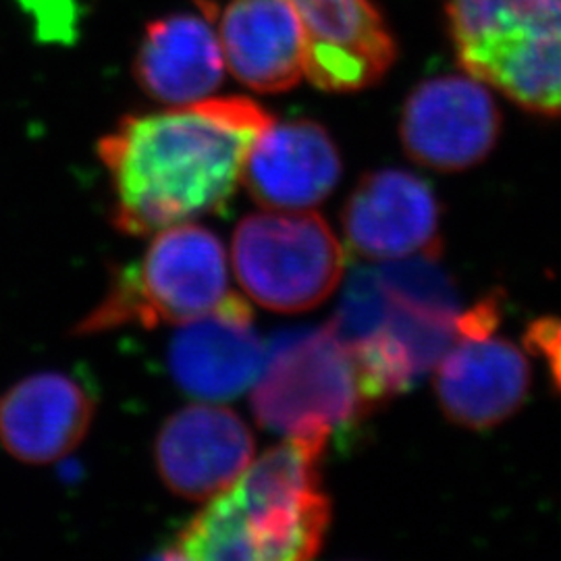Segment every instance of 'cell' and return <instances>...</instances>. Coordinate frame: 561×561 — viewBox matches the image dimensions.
<instances>
[{"instance_id":"9a60e30c","label":"cell","mask_w":561,"mask_h":561,"mask_svg":"<svg viewBox=\"0 0 561 561\" xmlns=\"http://www.w3.org/2000/svg\"><path fill=\"white\" fill-rule=\"evenodd\" d=\"M219 42L229 71L256 92H285L304 76L306 38L287 0H231Z\"/></svg>"},{"instance_id":"ba28073f","label":"cell","mask_w":561,"mask_h":561,"mask_svg":"<svg viewBox=\"0 0 561 561\" xmlns=\"http://www.w3.org/2000/svg\"><path fill=\"white\" fill-rule=\"evenodd\" d=\"M350 248L373 262L437 259L442 254V208L426 181L400 169L362 178L343 206Z\"/></svg>"},{"instance_id":"5b68a950","label":"cell","mask_w":561,"mask_h":561,"mask_svg":"<svg viewBox=\"0 0 561 561\" xmlns=\"http://www.w3.org/2000/svg\"><path fill=\"white\" fill-rule=\"evenodd\" d=\"M231 259L241 289L280 314L321 306L337 289L345 268L329 222L308 210H271L241 219Z\"/></svg>"},{"instance_id":"7a4b0ae2","label":"cell","mask_w":561,"mask_h":561,"mask_svg":"<svg viewBox=\"0 0 561 561\" xmlns=\"http://www.w3.org/2000/svg\"><path fill=\"white\" fill-rule=\"evenodd\" d=\"M329 437H289L252 461L229 489L185 524L164 558L312 560L331 524L321 460Z\"/></svg>"},{"instance_id":"8fae6325","label":"cell","mask_w":561,"mask_h":561,"mask_svg":"<svg viewBox=\"0 0 561 561\" xmlns=\"http://www.w3.org/2000/svg\"><path fill=\"white\" fill-rule=\"evenodd\" d=\"M266 352L248 301L231 296L217 310L181 324L171 340L169 368L181 389L198 400H233L259 381Z\"/></svg>"},{"instance_id":"52a82bcc","label":"cell","mask_w":561,"mask_h":561,"mask_svg":"<svg viewBox=\"0 0 561 561\" xmlns=\"http://www.w3.org/2000/svg\"><path fill=\"white\" fill-rule=\"evenodd\" d=\"M502 113L482 81L443 76L422 81L401 113L405 154L435 171H466L497 146Z\"/></svg>"},{"instance_id":"8992f818","label":"cell","mask_w":561,"mask_h":561,"mask_svg":"<svg viewBox=\"0 0 561 561\" xmlns=\"http://www.w3.org/2000/svg\"><path fill=\"white\" fill-rule=\"evenodd\" d=\"M252 410L285 437H331L366 416L352 350L331 322L280 341L254 382Z\"/></svg>"},{"instance_id":"9c48e42d","label":"cell","mask_w":561,"mask_h":561,"mask_svg":"<svg viewBox=\"0 0 561 561\" xmlns=\"http://www.w3.org/2000/svg\"><path fill=\"white\" fill-rule=\"evenodd\" d=\"M306 38L304 76L327 92H356L382 80L396 42L373 0H287Z\"/></svg>"},{"instance_id":"30bf717a","label":"cell","mask_w":561,"mask_h":561,"mask_svg":"<svg viewBox=\"0 0 561 561\" xmlns=\"http://www.w3.org/2000/svg\"><path fill=\"white\" fill-rule=\"evenodd\" d=\"M248 424L227 408L194 403L162 424L157 470L169 491L190 502H208L240 479L254 458Z\"/></svg>"},{"instance_id":"6da1fadb","label":"cell","mask_w":561,"mask_h":561,"mask_svg":"<svg viewBox=\"0 0 561 561\" xmlns=\"http://www.w3.org/2000/svg\"><path fill=\"white\" fill-rule=\"evenodd\" d=\"M271 123L259 102L243 96L121 119L99 144L115 196V227L150 236L221 210Z\"/></svg>"},{"instance_id":"5bb4252c","label":"cell","mask_w":561,"mask_h":561,"mask_svg":"<svg viewBox=\"0 0 561 561\" xmlns=\"http://www.w3.org/2000/svg\"><path fill=\"white\" fill-rule=\"evenodd\" d=\"M94 410V398L76 379L34 375L0 396V443L25 463L62 460L88 435Z\"/></svg>"},{"instance_id":"4fadbf2b","label":"cell","mask_w":561,"mask_h":561,"mask_svg":"<svg viewBox=\"0 0 561 561\" xmlns=\"http://www.w3.org/2000/svg\"><path fill=\"white\" fill-rule=\"evenodd\" d=\"M341 180L340 150L314 121L266 127L252 146L241 181L266 210H310L327 201Z\"/></svg>"},{"instance_id":"2e32d148","label":"cell","mask_w":561,"mask_h":561,"mask_svg":"<svg viewBox=\"0 0 561 561\" xmlns=\"http://www.w3.org/2000/svg\"><path fill=\"white\" fill-rule=\"evenodd\" d=\"M206 15L180 13L148 25L136 57V78L146 94L175 106L215 94L225 57Z\"/></svg>"},{"instance_id":"e0dca14e","label":"cell","mask_w":561,"mask_h":561,"mask_svg":"<svg viewBox=\"0 0 561 561\" xmlns=\"http://www.w3.org/2000/svg\"><path fill=\"white\" fill-rule=\"evenodd\" d=\"M524 347L545 362L551 385L561 398V319L541 317L530 322L524 331Z\"/></svg>"},{"instance_id":"7c38bea8","label":"cell","mask_w":561,"mask_h":561,"mask_svg":"<svg viewBox=\"0 0 561 561\" xmlns=\"http://www.w3.org/2000/svg\"><path fill=\"white\" fill-rule=\"evenodd\" d=\"M435 391L454 424L470 431L495 428L528 398L530 364L512 341L458 337L437 362Z\"/></svg>"},{"instance_id":"ac0fdd59","label":"cell","mask_w":561,"mask_h":561,"mask_svg":"<svg viewBox=\"0 0 561 561\" xmlns=\"http://www.w3.org/2000/svg\"><path fill=\"white\" fill-rule=\"evenodd\" d=\"M503 317L502 291H493L477 301L468 312L456 314V340H484L495 333Z\"/></svg>"},{"instance_id":"277c9868","label":"cell","mask_w":561,"mask_h":561,"mask_svg":"<svg viewBox=\"0 0 561 561\" xmlns=\"http://www.w3.org/2000/svg\"><path fill=\"white\" fill-rule=\"evenodd\" d=\"M229 296L221 240L208 229L183 222L159 231L144 259L121 271L76 333L94 335L127 324L181 327L210 314Z\"/></svg>"},{"instance_id":"3957f363","label":"cell","mask_w":561,"mask_h":561,"mask_svg":"<svg viewBox=\"0 0 561 561\" xmlns=\"http://www.w3.org/2000/svg\"><path fill=\"white\" fill-rule=\"evenodd\" d=\"M445 13L468 76L561 119V0H445Z\"/></svg>"}]
</instances>
